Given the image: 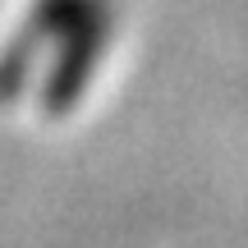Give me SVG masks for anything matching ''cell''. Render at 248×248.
I'll return each instance as SVG.
<instances>
[{
    "label": "cell",
    "instance_id": "cell-2",
    "mask_svg": "<svg viewBox=\"0 0 248 248\" xmlns=\"http://www.w3.org/2000/svg\"><path fill=\"white\" fill-rule=\"evenodd\" d=\"M78 9V0H37L28 23L14 32V42L0 51V101H14L32 78L37 51L46 46V37H60V28L69 23V14Z\"/></svg>",
    "mask_w": 248,
    "mask_h": 248
},
{
    "label": "cell",
    "instance_id": "cell-1",
    "mask_svg": "<svg viewBox=\"0 0 248 248\" xmlns=\"http://www.w3.org/2000/svg\"><path fill=\"white\" fill-rule=\"evenodd\" d=\"M106 32H110L106 0H78L69 23L60 28V60H55L51 78L42 88L46 115H69V106H78V97L88 92L92 69H97L101 51H106Z\"/></svg>",
    "mask_w": 248,
    "mask_h": 248
}]
</instances>
